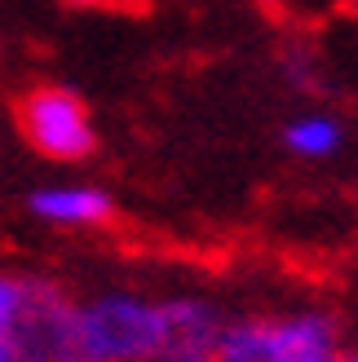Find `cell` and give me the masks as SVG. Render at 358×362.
<instances>
[{
    "instance_id": "6da1fadb",
    "label": "cell",
    "mask_w": 358,
    "mask_h": 362,
    "mask_svg": "<svg viewBox=\"0 0 358 362\" xmlns=\"http://www.w3.org/2000/svg\"><path fill=\"white\" fill-rule=\"evenodd\" d=\"M62 362H164V296L111 287L76 300Z\"/></svg>"
},
{
    "instance_id": "7a4b0ae2",
    "label": "cell",
    "mask_w": 358,
    "mask_h": 362,
    "mask_svg": "<svg viewBox=\"0 0 358 362\" xmlns=\"http://www.w3.org/2000/svg\"><path fill=\"white\" fill-rule=\"evenodd\" d=\"M76 296L31 269H0V362H62Z\"/></svg>"
},
{
    "instance_id": "3957f363",
    "label": "cell",
    "mask_w": 358,
    "mask_h": 362,
    "mask_svg": "<svg viewBox=\"0 0 358 362\" xmlns=\"http://www.w3.org/2000/svg\"><path fill=\"white\" fill-rule=\"evenodd\" d=\"M341 332L328 310L226 318L217 362H341Z\"/></svg>"
},
{
    "instance_id": "277c9868",
    "label": "cell",
    "mask_w": 358,
    "mask_h": 362,
    "mask_svg": "<svg viewBox=\"0 0 358 362\" xmlns=\"http://www.w3.org/2000/svg\"><path fill=\"white\" fill-rule=\"evenodd\" d=\"M18 129H23L27 146L35 155L53 159V164H80L98 146V129L88 106L71 93V88H31L18 102Z\"/></svg>"
},
{
    "instance_id": "5b68a950",
    "label": "cell",
    "mask_w": 358,
    "mask_h": 362,
    "mask_svg": "<svg viewBox=\"0 0 358 362\" xmlns=\"http://www.w3.org/2000/svg\"><path fill=\"white\" fill-rule=\"evenodd\" d=\"M226 318L208 296H164V362H204L217 354Z\"/></svg>"
},
{
    "instance_id": "8992f818",
    "label": "cell",
    "mask_w": 358,
    "mask_h": 362,
    "mask_svg": "<svg viewBox=\"0 0 358 362\" xmlns=\"http://www.w3.org/2000/svg\"><path fill=\"white\" fill-rule=\"evenodd\" d=\"M27 212L35 221H45L53 230H93L111 221V194L88 181H67V186H40L27 194Z\"/></svg>"
},
{
    "instance_id": "52a82bcc",
    "label": "cell",
    "mask_w": 358,
    "mask_h": 362,
    "mask_svg": "<svg viewBox=\"0 0 358 362\" xmlns=\"http://www.w3.org/2000/svg\"><path fill=\"white\" fill-rule=\"evenodd\" d=\"M341 146H345V124L332 111H306V115L283 124V151L296 155V159L318 164V159L341 155Z\"/></svg>"
},
{
    "instance_id": "ba28073f",
    "label": "cell",
    "mask_w": 358,
    "mask_h": 362,
    "mask_svg": "<svg viewBox=\"0 0 358 362\" xmlns=\"http://www.w3.org/2000/svg\"><path fill=\"white\" fill-rule=\"evenodd\" d=\"M314 76H323V62H318V53L306 49V45H288V53H283V80L296 84V88H306V93H314V88H318Z\"/></svg>"
},
{
    "instance_id": "9c48e42d",
    "label": "cell",
    "mask_w": 358,
    "mask_h": 362,
    "mask_svg": "<svg viewBox=\"0 0 358 362\" xmlns=\"http://www.w3.org/2000/svg\"><path fill=\"white\" fill-rule=\"evenodd\" d=\"M67 5H76V9H93V5H102V0H67Z\"/></svg>"
},
{
    "instance_id": "30bf717a",
    "label": "cell",
    "mask_w": 358,
    "mask_h": 362,
    "mask_svg": "<svg viewBox=\"0 0 358 362\" xmlns=\"http://www.w3.org/2000/svg\"><path fill=\"white\" fill-rule=\"evenodd\" d=\"M341 362H358V349H345V354H341Z\"/></svg>"
},
{
    "instance_id": "8fae6325",
    "label": "cell",
    "mask_w": 358,
    "mask_h": 362,
    "mask_svg": "<svg viewBox=\"0 0 358 362\" xmlns=\"http://www.w3.org/2000/svg\"><path fill=\"white\" fill-rule=\"evenodd\" d=\"M204 362H217V358H204Z\"/></svg>"
}]
</instances>
